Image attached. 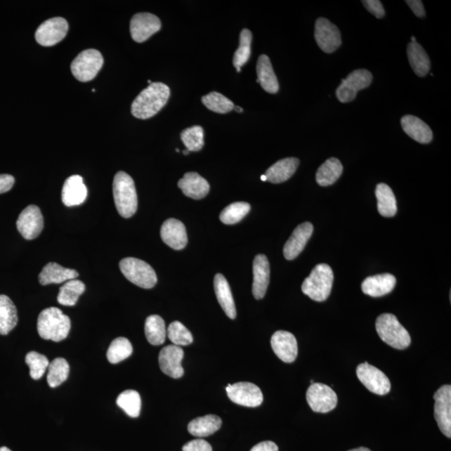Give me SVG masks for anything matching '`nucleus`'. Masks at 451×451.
Listing matches in <instances>:
<instances>
[{"label":"nucleus","instance_id":"obj_33","mask_svg":"<svg viewBox=\"0 0 451 451\" xmlns=\"http://www.w3.org/2000/svg\"><path fill=\"white\" fill-rule=\"evenodd\" d=\"M343 165L339 159L332 157L322 164L316 174V181L321 187L334 184L343 174Z\"/></svg>","mask_w":451,"mask_h":451},{"label":"nucleus","instance_id":"obj_41","mask_svg":"<svg viewBox=\"0 0 451 451\" xmlns=\"http://www.w3.org/2000/svg\"><path fill=\"white\" fill-rule=\"evenodd\" d=\"M251 206L247 202H234L230 204L221 212V222L227 225H233L240 223L249 214Z\"/></svg>","mask_w":451,"mask_h":451},{"label":"nucleus","instance_id":"obj_22","mask_svg":"<svg viewBox=\"0 0 451 451\" xmlns=\"http://www.w3.org/2000/svg\"><path fill=\"white\" fill-rule=\"evenodd\" d=\"M396 285L395 276L390 273H384L365 278L361 287L362 291L366 295L379 298L391 293Z\"/></svg>","mask_w":451,"mask_h":451},{"label":"nucleus","instance_id":"obj_1","mask_svg":"<svg viewBox=\"0 0 451 451\" xmlns=\"http://www.w3.org/2000/svg\"><path fill=\"white\" fill-rule=\"evenodd\" d=\"M170 95L166 84L152 82L137 96L131 105V114L143 120L152 117L164 107Z\"/></svg>","mask_w":451,"mask_h":451},{"label":"nucleus","instance_id":"obj_21","mask_svg":"<svg viewBox=\"0 0 451 451\" xmlns=\"http://www.w3.org/2000/svg\"><path fill=\"white\" fill-rule=\"evenodd\" d=\"M270 280V265L266 256L256 255L254 261L253 294L256 299H263Z\"/></svg>","mask_w":451,"mask_h":451},{"label":"nucleus","instance_id":"obj_31","mask_svg":"<svg viewBox=\"0 0 451 451\" xmlns=\"http://www.w3.org/2000/svg\"><path fill=\"white\" fill-rule=\"evenodd\" d=\"M222 423V419L218 415L207 414L192 419L188 424V432L199 438L209 436L219 430Z\"/></svg>","mask_w":451,"mask_h":451},{"label":"nucleus","instance_id":"obj_56","mask_svg":"<svg viewBox=\"0 0 451 451\" xmlns=\"http://www.w3.org/2000/svg\"><path fill=\"white\" fill-rule=\"evenodd\" d=\"M189 152H189V150H184V152H183V154H184V155H188V154H189Z\"/></svg>","mask_w":451,"mask_h":451},{"label":"nucleus","instance_id":"obj_36","mask_svg":"<svg viewBox=\"0 0 451 451\" xmlns=\"http://www.w3.org/2000/svg\"><path fill=\"white\" fill-rule=\"evenodd\" d=\"M86 290V285L78 280H72L65 282L60 289L58 303L64 306H74L78 302L79 296Z\"/></svg>","mask_w":451,"mask_h":451},{"label":"nucleus","instance_id":"obj_29","mask_svg":"<svg viewBox=\"0 0 451 451\" xmlns=\"http://www.w3.org/2000/svg\"><path fill=\"white\" fill-rule=\"evenodd\" d=\"M256 74H258L256 82L260 83L263 89L270 94H276L280 90V84L274 73L270 59L266 55L259 57L256 64Z\"/></svg>","mask_w":451,"mask_h":451},{"label":"nucleus","instance_id":"obj_2","mask_svg":"<svg viewBox=\"0 0 451 451\" xmlns=\"http://www.w3.org/2000/svg\"><path fill=\"white\" fill-rule=\"evenodd\" d=\"M70 328V318L58 308H48L39 313L37 329L44 339L60 342L68 337Z\"/></svg>","mask_w":451,"mask_h":451},{"label":"nucleus","instance_id":"obj_39","mask_svg":"<svg viewBox=\"0 0 451 451\" xmlns=\"http://www.w3.org/2000/svg\"><path fill=\"white\" fill-rule=\"evenodd\" d=\"M253 41V34L247 29L242 30L240 34V47L233 55V65L238 73L241 72V67L247 64L251 56V46Z\"/></svg>","mask_w":451,"mask_h":451},{"label":"nucleus","instance_id":"obj_6","mask_svg":"<svg viewBox=\"0 0 451 451\" xmlns=\"http://www.w3.org/2000/svg\"><path fill=\"white\" fill-rule=\"evenodd\" d=\"M121 271L128 280L143 289H149L157 285V277L154 269L144 261L126 258L120 262Z\"/></svg>","mask_w":451,"mask_h":451},{"label":"nucleus","instance_id":"obj_35","mask_svg":"<svg viewBox=\"0 0 451 451\" xmlns=\"http://www.w3.org/2000/svg\"><path fill=\"white\" fill-rule=\"evenodd\" d=\"M145 334L148 342L158 346L165 343L166 329L164 320L161 316L150 315L145 320Z\"/></svg>","mask_w":451,"mask_h":451},{"label":"nucleus","instance_id":"obj_4","mask_svg":"<svg viewBox=\"0 0 451 451\" xmlns=\"http://www.w3.org/2000/svg\"><path fill=\"white\" fill-rule=\"evenodd\" d=\"M333 282L334 273L329 265L318 264L303 282L302 291L316 302H324L330 295Z\"/></svg>","mask_w":451,"mask_h":451},{"label":"nucleus","instance_id":"obj_43","mask_svg":"<svg viewBox=\"0 0 451 451\" xmlns=\"http://www.w3.org/2000/svg\"><path fill=\"white\" fill-rule=\"evenodd\" d=\"M181 139L189 152H199L204 147V130L194 126L181 132Z\"/></svg>","mask_w":451,"mask_h":451},{"label":"nucleus","instance_id":"obj_3","mask_svg":"<svg viewBox=\"0 0 451 451\" xmlns=\"http://www.w3.org/2000/svg\"><path fill=\"white\" fill-rule=\"evenodd\" d=\"M115 204L122 218H130L136 214L138 199L133 179L124 171H119L113 181Z\"/></svg>","mask_w":451,"mask_h":451},{"label":"nucleus","instance_id":"obj_27","mask_svg":"<svg viewBox=\"0 0 451 451\" xmlns=\"http://www.w3.org/2000/svg\"><path fill=\"white\" fill-rule=\"evenodd\" d=\"M401 126L405 133L417 143L428 144L433 139L431 127L417 117L405 116L401 119Z\"/></svg>","mask_w":451,"mask_h":451},{"label":"nucleus","instance_id":"obj_10","mask_svg":"<svg viewBox=\"0 0 451 451\" xmlns=\"http://www.w3.org/2000/svg\"><path fill=\"white\" fill-rule=\"evenodd\" d=\"M308 404L317 413H328L335 409L338 397L332 388L321 383H313L306 393Z\"/></svg>","mask_w":451,"mask_h":451},{"label":"nucleus","instance_id":"obj_24","mask_svg":"<svg viewBox=\"0 0 451 451\" xmlns=\"http://www.w3.org/2000/svg\"><path fill=\"white\" fill-rule=\"evenodd\" d=\"M178 188L183 191L184 195L199 200L209 194L210 185L209 181L197 172H188L178 181Z\"/></svg>","mask_w":451,"mask_h":451},{"label":"nucleus","instance_id":"obj_5","mask_svg":"<svg viewBox=\"0 0 451 451\" xmlns=\"http://www.w3.org/2000/svg\"><path fill=\"white\" fill-rule=\"evenodd\" d=\"M375 326L379 338L388 346L400 351L410 346L411 339L408 331L391 313H384L379 316Z\"/></svg>","mask_w":451,"mask_h":451},{"label":"nucleus","instance_id":"obj_19","mask_svg":"<svg viewBox=\"0 0 451 451\" xmlns=\"http://www.w3.org/2000/svg\"><path fill=\"white\" fill-rule=\"evenodd\" d=\"M161 237L166 245L175 250L183 249L188 244V234L185 226L179 220L170 218L162 224Z\"/></svg>","mask_w":451,"mask_h":451},{"label":"nucleus","instance_id":"obj_53","mask_svg":"<svg viewBox=\"0 0 451 451\" xmlns=\"http://www.w3.org/2000/svg\"><path fill=\"white\" fill-rule=\"evenodd\" d=\"M0 451H11V450L6 447V446H3V447L0 448Z\"/></svg>","mask_w":451,"mask_h":451},{"label":"nucleus","instance_id":"obj_32","mask_svg":"<svg viewBox=\"0 0 451 451\" xmlns=\"http://www.w3.org/2000/svg\"><path fill=\"white\" fill-rule=\"evenodd\" d=\"M18 324L17 308L6 295H0V334L7 335Z\"/></svg>","mask_w":451,"mask_h":451},{"label":"nucleus","instance_id":"obj_12","mask_svg":"<svg viewBox=\"0 0 451 451\" xmlns=\"http://www.w3.org/2000/svg\"><path fill=\"white\" fill-rule=\"evenodd\" d=\"M68 30V22L63 18H52L39 26L35 32V39L41 46H53L65 37Z\"/></svg>","mask_w":451,"mask_h":451},{"label":"nucleus","instance_id":"obj_40","mask_svg":"<svg viewBox=\"0 0 451 451\" xmlns=\"http://www.w3.org/2000/svg\"><path fill=\"white\" fill-rule=\"evenodd\" d=\"M117 404L130 417L137 418L139 417L141 400L138 392L131 390L122 392L117 398Z\"/></svg>","mask_w":451,"mask_h":451},{"label":"nucleus","instance_id":"obj_16","mask_svg":"<svg viewBox=\"0 0 451 451\" xmlns=\"http://www.w3.org/2000/svg\"><path fill=\"white\" fill-rule=\"evenodd\" d=\"M162 28L159 18L150 13H139L132 17L130 24L132 39L137 43H143L158 32Z\"/></svg>","mask_w":451,"mask_h":451},{"label":"nucleus","instance_id":"obj_46","mask_svg":"<svg viewBox=\"0 0 451 451\" xmlns=\"http://www.w3.org/2000/svg\"><path fill=\"white\" fill-rule=\"evenodd\" d=\"M365 7L367 8V11L374 15L378 19H382V18L386 15V11L381 2L379 0H364L362 1Z\"/></svg>","mask_w":451,"mask_h":451},{"label":"nucleus","instance_id":"obj_26","mask_svg":"<svg viewBox=\"0 0 451 451\" xmlns=\"http://www.w3.org/2000/svg\"><path fill=\"white\" fill-rule=\"evenodd\" d=\"M299 166V160L295 157L282 159L274 163L265 172L267 181L274 184L285 183L293 176Z\"/></svg>","mask_w":451,"mask_h":451},{"label":"nucleus","instance_id":"obj_51","mask_svg":"<svg viewBox=\"0 0 451 451\" xmlns=\"http://www.w3.org/2000/svg\"><path fill=\"white\" fill-rule=\"evenodd\" d=\"M348 451H371V450L370 449H368V448L360 447V448L353 449V450H348Z\"/></svg>","mask_w":451,"mask_h":451},{"label":"nucleus","instance_id":"obj_18","mask_svg":"<svg viewBox=\"0 0 451 451\" xmlns=\"http://www.w3.org/2000/svg\"><path fill=\"white\" fill-rule=\"evenodd\" d=\"M271 346L275 355L285 362H293L298 356L297 339L289 332L280 330L274 333Z\"/></svg>","mask_w":451,"mask_h":451},{"label":"nucleus","instance_id":"obj_50","mask_svg":"<svg viewBox=\"0 0 451 451\" xmlns=\"http://www.w3.org/2000/svg\"><path fill=\"white\" fill-rule=\"evenodd\" d=\"M250 451H278V447L273 441H263L254 446Z\"/></svg>","mask_w":451,"mask_h":451},{"label":"nucleus","instance_id":"obj_44","mask_svg":"<svg viewBox=\"0 0 451 451\" xmlns=\"http://www.w3.org/2000/svg\"><path fill=\"white\" fill-rule=\"evenodd\" d=\"M166 334L171 342L176 346H187L193 342L191 332L179 321L171 322L168 327Z\"/></svg>","mask_w":451,"mask_h":451},{"label":"nucleus","instance_id":"obj_23","mask_svg":"<svg viewBox=\"0 0 451 451\" xmlns=\"http://www.w3.org/2000/svg\"><path fill=\"white\" fill-rule=\"evenodd\" d=\"M87 193L81 176L74 175L65 181L62 189V202L66 207L79 206L86 200Z\"/></svg>","mask_w":451,"mask_h":451},{"label":"nucleus","instance_id":"obj_28","mask_svg":"<svg viewBox=\"0 0 451 451\" xmlns=\"http://www.w3.org/2000/svg\"><path fill=\"white\" fill-rule=\"evenodd\" d=\"M214 289L216 299L226 315L231 320L237 316L235 303L228 282L223 274L218 273L214 277Z\"/></svg>","mask_w":451,"mask_h":451},{"label":"nucleus","instance_id":"obj_9","mask_svg":"<svg viewBox=\"0 0 451 451\" xmlns=\"http://www.w3.org/2000/svg\"><path fill=\"white\" fill-rule=\"evenodd\" d=\"M356 374L360 381L364 384L367 390L375 395L384 396L391 391V384L390 379L381 370L371 365L369 362H364L357 367Z\"/></svg>","mask_w":451,"mask_h":451},{"label":"nucleus","instance_id":"obj_37","mask_svg":"<svg viewBox=\"0 0 451 451\" xmlns=\"http://www.w3.org/2000/svg\"><path fill=\"white\" fill-rule=\"evenodd\" d=\"M47 382L51 388H55L67 379L70 374V365L63 358H57L48 367Z\"/></svg>","mask_w":451,"mask_h":451},{"label":"nucleus","instance_id":"obj_48","mask_svg":"<svg viewBox=\"0 0 451 451\" xmlns=\"http://www.w3.org/2000/svg\"><path fill=\"white\" fill-rule=\"evenodd\" d=\"M14 184V176L7 174L0 175V194L10 191Z\"/></svg>","mask_w":451,"mask_h":451},{"label":"nucleus","instance_id":"obj_47","mask_svg":"<svg viewBox=\"0 0 451 451\" xmlns=\"http://www.w3.org/2000/svg\"><path fill=\"white\" fill-rule=\"evenodd\" d=\"M183 451H212V447L209 442L202 439H197L185 444Z\"/></svg>","mask_w":451,"mask_h":451},{"label":"nucleus","instance_id":"obj_38","mask_svg":"<svg viewBox=\"0 0 451 451\" xmlns=\"http://www.w3.org/2000/svg\"><path fill=\"white\" fill-rule=\"evenodd\" d=\"M132 352H133V348L129 340L120 337L114 339L110 344L106 356L110 364L115 365L126 360L132 355Z\"/></svg>","mask_w":451,"mask_h":451},{"label":"nucleus","instance_id":"obj_8","mask_svg":"<svg viewBox=\"0 0 451 451\" xmlns=\"http://www.w3.org/2000/svg\"><path fill=\"white\" fill-rule=\"evenodd\" d=\"M373 75L367 70H356L342 79L336 91V96L340 103H348L356 98L357 93L369 87L372 83Z\"/></svg>","mask_w":451,"mask_h":451},{"label":"nucleus","instance_id":"obj_49","mask_svg":"<svg viewBox=\"0 0 451 451\" xmlns=\"http://www.w3.org/2000/svg\"><path fill=\"white\" fill-rule=\"evenodd\" d=\"M406 3L415 15L419 18L426 16V11H424L422 1H419V0H409Z\"/></svg>","mask_w":451,"mask_h":451},{"label":"nucleus","instance_id":"obj_14","mask_svg":"<svg viewBox=\"0 0 451 451\" xmlns=\"http://www.w3.org/2000/svg\"><path fill=\"white\" fill-rule=\"evenodd\" d=\"M17 228L25 240H33L44 228V218L39 207L30 205L21 211L16 223Z\"/></svg>","mask_w":451,"mask_h":451},{"label":"nucleus","instance_id":"obj_45","mask_svg":"<svg viewBox=\"0 0 451 451\" xmlns=\"http://www.w3.org/2000/svg\"><path fill=\"white\" fill-rule=\"evenodd\" d=\"M25 362L29 366L30 377L34 380L42 378L50 365V362L45 355L34 351L27 353L25 357Z\"/></svg>","mask_w":451,"mask_h":451},{"label":"nucleus","instance_id":"obj_30","mask_svg":"<svg viewBox=\"0 0 451 451\" xmlns=\"http://www.w3.org/2000/svg\"><path fill=\"white\" fill-rule=\"evenodd\" d=\"M407 55L414 72L419 77H426L430 72L431 60L424 48L417 42H410L407 47Z\"/></svg>","mask_w":451,"mask_h":451},{"label":"nucleus","instance_id":"obj_13","mask_svg":"<svg viewBox=\"0 0 451 451\" xmlns=\"http://www.w3.org/2000/svg\"><path fill=\"white\" fill-rule=\"evenodd\" d=\"M315 37L321 50L331 54L341 46V34L337 26L325 18H320L315 24Z\"/></svg>","mask_w":451,"mask_h":451},{"label":"nucleus","instance_id":"obj_20","mask_svg":"<svg viewBox=\"0 0 451 451\" xmlns=\"http://www.w3.org/2000/svg\"><path fill=\"white\" fill-rule=\"evenodd\" d=\"M313 232V226L311 223L300 224L295 228L284 247V254L287 260H294L302 253Z\"/></svg>","mask_w":451,"mask_h":451},{"label":"nucleus","instance_id":"obj_7","mask_svg":"<svg viewBox=\"0 0 451 451\" xmlns=\"http://www.w3.org/2000/svg\"><path fill=\"white\" fill-rule=\"evenodd\" d=\"M104 64L101 53L94 48H89L79 53L72 64V72L79 81H92L99 73Z\"/></svg>","mask_w":451,"mask_h":451},{"label":"nucleus","instance_id":"obj_17","mask_svg":"<svg viewBox=\"0 0 451 451\" xmlns=\"http://www.w3.org/2000/svg\"><path fill=\"white\" fill-rule=\"evenodd\" d=\"M184 357L183 349L180 346H167L159 353V365L163 373L172 379L183 377L184 370L181 361Z\"/></svg>","mask_w":451,"mask_h":451},{"label":"nucleus","instance_id":"obj_15","mask_svg":"<svg viewBox=\"0 0 451 451\" xmlns=\"http://www.w3.org/2000/svg\"><path fill=\"white\" fill-rule=\"evenodd\" d=\"M435 418L440 430L448 438L451 437V386H441L434 395Z\"/></svg>","mask_w":451,"mask_h":451},{"label":"nucleus","instance_id":"obj_34","mask_svg":"<svg viewBox=\"0 0 451 451\" xmlns=\"http://www.w3.org/2000/svg\"><path fill=\"white\" fill-rule=\"evenodd\" d=\"M378 200V211L384 218H392L397 212L395 194L388 185L380 183L375 190Z\"/></svg>","mask_w":451,"mask_h":451},{"label":"nucleus","instance_id":"obj_42","mask_svg":"<svg viewBox=\"0 0 451 451\" xmlns=\"http://www.w3.org/2000/svg\"><path fill=\"white\" fill-rule=\"evenodd\" d=\"M202 104L206 106L207 109L211 112L226 114L234 108V104L232 100H230L228 97L220 94L218 92H211L209 95L202 97Z\"/></svg>","mask_w":451,"mask_h":451},{"label":"nucleus","instance_id":"obj_54","mask_svg":"<svg viewBox=\"0 0 451 451\" xmlns=\"http://www.w3.org/2000/svg\"><path fill=\"white\" fill-rule=\"evenodd\" d=\"M261 180H262L263 181H267L266 176L265 175L261 176Z\"/></svg>","mask_w":451,"mask_h":451},{"label":"nucleus","instance_id":"obj_52","mask_svg":"<svg viewBox=\"0 0 451 451\" xmlns=\"http://www.w3.org/2000/svg\"><path fill=\"white\" fill-rule=\"evenodd\" d=\"M234 110H236L237 112H240L242 113L243 112V110L242 107H240V106H234Z\"/></svg>","mask_w":451,"mask_h":451},{"label":"nucleus","instance_id":"obj_11","mask_svg":"<svg viewBox=\"0 0 451 451\" xmlns=\"http://www.w3.org/2000/svg\"><path fill=\"white\" fill-rule=\"evenodd\" d=\"M228 396L233 403L245 407H258L262 405L263 396L259 387L249 382H238L226 387Z\"/></svg>","mask_w":451,"mask_h":451},{"label":"nucleus","instance_id":"obj_25","mask_svg":"<svg viewBox=\"0 0 451 451\" xmlns=\"http://www.w3.org/2000/svg\"><path fill=\"white\" fill-rule=\"evenodd\" d=\"M78 276L79 273L74 269L65 268L58 263H48L39 273V280L41 285H58L75 280Z\"/></svg>","mask_w":451,"mask_h":451},{"label":"nucleus","instance_id":"obj_55","mask_svg":"<svg viewBox=\"0 0 451 451\" xmlns=\"http://www.w3.org/2000/svg\"><path fill=\"white\" fill-rule=\"evenodd\" d=\"M411 42H417V39L413 37L412 38H411Z\"/></svg>","mask_w":451,"mask_h":451}]
</instances>
